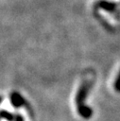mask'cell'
I'll return each mask as SVG.
<instances>
[{"label": "cell", "instance_id": "obj_1", "mask_svg": "<svg viewBox=\"0 0 120 121\" xmlns=\"http://www.w3.org/2000/svg\"><path fill=\"white\" fill-rule=\"evenodd\" d=\"M90 88H91V82L84 81L81 83L76 95V105H77V112L82 118H85V119H89L93 115V110L85 104V100Z\"/></svg>", "mask_w": 120, "mask_h": 121}, {"label": "cell", "instance_id": "obj_2", "mask_svg": "<svg viewBox=\"0 0 120 121\" xmlns=\"http://www.w3.org/2000/svg\"><path fill=\"white\" fill-rule=\"evenodd\" d=\"M9 99H10L11 105L15 109H19V108L26 105V100H25L24 96L18 92H15V91L12 92L9 95Z\"/></svg>", "mask_w": 120, "mask_h": 121}, {"label": "cell", "instance_id": "obj_3", "mask_svg": "<svg viewBox=\"0 0 120 121\" xmlns=\"http://www.w3.org/2000/svg\"><path fill=\"white\" fill-rule=\"evenodd\" d=\"M97 6L101 9H103L105 11H108V12H114L116 10V8H117V5L115 3L109 2V1H106V0H100L97 3Z\"/></svg>", "mask_w": 120, "mask_h": 121}, {"label": "cell", "instance_id": "obj_4", "mask_svg": "<svg viewBox=\"0 0 120 121\" xmlns=\"http://www.w3.org/2000/svg\"><path fill=\"white\" fill-rule=\"evenodd\" d=\"M1 117L7 121H14L15 120V114H13L8 111H5V110L1 111Z\"/></svg>", "mask_w": 120, "mask_h": 121}, {"label": "cell", "instance_id": "obj_5", "mask_svg": "<svg viewBox=\"0 0 120 121\" xmlns=\"http://www.w3.org/2000/svg\"><path fill=\"white\" fill-rule=\"evenodd\" d=\"M114 89H115V91L120 93V71H119L118 76H117V78L115 79V82H114Z\"/></svg>", "mask_w": 120, "mask_h": 121}, {"label": "cell", "instance_id": "obj_6", "mask_svg": "<svg viewBox=\"0 0 120 121\" xmlns=\"http://www.w3.org/2000/svg\"><path fill=\"white\" fill-rule=\"evenodd\" d=\"M14 121H25V119H24L23 115H21L20 113H17V114H15V120Z\"/></svg>", "mask_w": 120, "mask_h": 121}]
</instances>
